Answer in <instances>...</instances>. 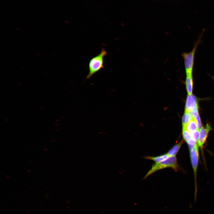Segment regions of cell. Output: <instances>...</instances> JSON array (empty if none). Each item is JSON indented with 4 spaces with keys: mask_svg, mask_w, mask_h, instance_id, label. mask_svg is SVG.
<instances>
[{
    "mask_svg": "<svg viewBox=\"0 0 214 214\" xmlns=\"http://www.w3.org/2000/svg\"><path fill=\"white\" fill-rule=\"evenodd\" d=\"M107 54L106 51L103 48L99 54L90 59L89 63V73L86 79L90 78L104 68V59Z\"/></svg>",
    "mask_w": 214,
    "mask_h": 214,
    "instance_id": "cell-1",
    "label": "cell"
},
{
    "mask_svg": "<svg viewBox=\"0 0 214 214\" xmlns=\"http://www.w3.org/2000/svg\"><path fill=\"white\" fill-rule=\"evenodd\" d=\"M168 168H171L176 171L178 169L179 167L176 156L169 157L163 161L153 164L143 179H146L157 171Z\"/></svg>",
    "mask_w": 214,
    "mask_h": 214,
    "instance_id": "cell-2",
    "label": "cell"
},
{
    "mask_svg": "<svg viewBox=\"0 0 214 214\" xmlns=\"http://www.w3.org/2000/svg\"><path fill=\"white\" fill-rule=\"evenodd\" d=\"M204 31L200 34L198 40L195 43L192 51L189 52H184L182 54L184 60V64L186 75H193L194 60L196 51L197 46L201 42L202 37Z\"/></svg>",
    "mask_w": 214,
    "mask_h": 214,
    "instance_id": "cell-3",
    "label": "cell"
},
{
    "mask_svg": "<svg viewBox=\"0 0 214 214\" xmlns=\"http://www.w3.org/2000/svg\"><path fill=\"white\" fill-rule=\"evenodd\" d=\"M198 146L197 144H196L190 150V155L191 161L192 165L195 179V201L196 199L197 187L196 183V176L197 168L199 160Z\"/></svg>",
    "mask_w": 214,
    "mask_h": 214,
    "instance_id": "cell-4",
    "label": "cell"
},
{
    "mask_svg": "<svg viewBox=\"0 0 214 214\" xmlns=\"http://www.w3.org/2000/svg\"><path fill=\"white\" fill-rule=\"evenodd\" d=\"M211 130V126L208 124H207L205 127H203L200 129V135L199 139L197 143L199 147L201 148L203 147L205 143L208 134L210 130Z\"/></svg>",
    "mask_w": 214,
    "mask_h": 214,
    "instance_id": "cell-5",
    "label": "cell"
},
{
    "mask_svg": "<svg viewBox=\"0 0 214 214\" xmlns=\"http://www.w3.org/2000/svg\"><path fill=\"white\" fill-rule=\"evenodd\" d=\"M198 106L196 97L192 94L188 95L186 101L185 111L189 112L193 108Z\"/></svg>",
    "mask_w": 214,
    "mask_h": 214,
    "instance_id": "cell-6",
    "label": "cell"
},
{
    "mask_svg": "<svg viewBox=\"0 0 214 214\" xmlns=\"http://www.w3.org/2000/svg\"><path fill=\"white\" fill-rule=\"evenodd\" d=\"M182 134L184 140L187 143L190 150L197 142L192 139L191 133L187 130L186 127L182 128Z\"/></svg>",
    "mask_w": 214,
    "mask_h": 214,
    "instance_id": "cell-7",
    "label": "cell"
},
{
    "mask_svg": "<svg viewBox=\"0 0 214 214\" xmlns=\"http://www.w3.org/2000/svg\"><path fill=\"white\" fill-rule=\"evenodd\" d=\"M185 83L188 95L191 94L193 87V75H186Z\"/></svg>",
    "mask_w": 214,
    "mask_h": 214,
    "instance_id": "cell-8",
    "label": "cell"
},
{
    "mask_svg": "<svg viewBox=\"0 0 214 214\" xmlns=\"http://www.w3.org/2000/svg\"><path fill=\"white\" fill-rule=\"evenodd\" d=\"M198 107L197 106L193 108L190 112L196 121L197 124L198 129L200 130L202 127V123L198 112Z\"/></svg>",
    "mask_w": 214,
    "mask_h": 214,
    "instance_id": "cell-9",
    "label": "cell"
},
{
    "mask_svg": "<svg viewBox=\"0 0 214 214\" xmlns=\"http://www.w3.org/2000/svg\"><path fill=\"white\" fill-rule=\"evenodd\" d=\"M169 157V156L166 153L157 156H147L144 157V158L146 159L152 160L155 162V163H158L166 160Z\"/></svg>",
    "mask_w": 214,
    "mask_h": 214,
    "instance_id": "cell-10",
    "label": "cell"
},
{
    "mask_svg": "<svg viewBox=\"0 0 214 214\" xmlns=\"http://www.w3.org/2000/svg\"><path fill=\"white\" fill-rule=\"evenodd\" d=\"M183 144L182 141L174 145L166 153L169 157L176 156L182 145Z\"/></svg>",
    "mask_w": 214,
    "mask_h": 214,
    "instance_id": "cell-11",
    "label": "cell"
},
{
    "mask_svg": "<svg viewBox=\"0 0 214 214\" xmlns=\"http://www.w3.org/2000/svg\"><path fill=\"white\" fill-rule=\"evenodd\" d=\"M193 117L189 112L185 111L182 119V125L183 128L185 127L187 124L193 119Z\"/></svg>",
    "mask_w": 214,
    "mask_h": 214,
    "instance_id": "cell-12",
    "label": "cell"
},
{
    "mask_svg": "<svg viewBox=\"0 0 214 214\" xmlns=\"http://www.w3.org/2000/svg\"><path fill=\"white\" fill-rule=\"evenodd\" d=\"M187 130L190 133H192L198 129L197 123L193 118L185 127Z\"/></svg>",
    "mask_w": 214,
    "mask_h": 214,
    "instance_id": "cell-13",
    "label": "cell"
},
{
    "mask_svg": "<svg viewBox=\"0 0 214 214\" xmlns=\"http://www.w3.org/2000/svg\"><path fill=\"white\" fill-rule=\"evenodd\" d=\"M200 135V130L197 129L191 133V136L192 139L197 142L199 140Z\"/></svg>",
    "mask_w": 214,
    "mask_h": 214,
    "instance_id": "cell-14",
    "label": "cell"
},
{
    "mask_svg": "<svg viewBox=\"0 0 214 214\" xmlns=\"http://www.w3.org/2000/svg\"><path fill=\"white\" fill-rule=\"evenodd\" d=\"M211 76V77L212 78H213V79L214 80V77H213V76Z\"/></svg>",
    "mask_w": 214,
    "mask_h": 214,
    "instance_id": "cell-15",
    "label": "cell"
}]
</instances>
